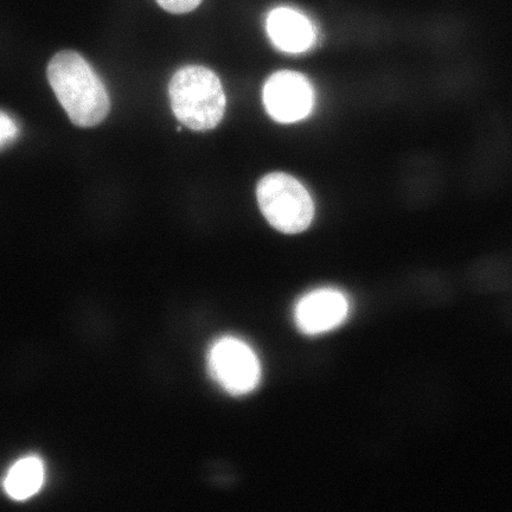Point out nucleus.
Listing matches in <instances>:
<instances>
[{
    "instance_id": "obj_1",
    "label": "nucleus",
    "mask_w": 512,
    "mask_h": 512,
    "mask_svg": "<svg viewBox=\"0 0 512 512\" xmlns=\"http://www.w3.org/2000/svg\"><path fill=\"white\" fill-rule=\"evenodd\" d=\"M48 79L74 125L93 127L110 113L111 101L104 83L75 51L63 50L51 59Z\"/></svg>"
},
{
    "instance_id": "obj_2",
    "label": "nucleus",
    "mask_w": 512,
    "mask_h": 512,
    "mask_svg": "<svg viewBox=\"0 0 512 512\" xmlns=\"http://www.w3.org/2000/svg\"><path fill=\"white\" fill-rule=\"evenodd\" d=\"M172 111L194 131H208L220 124L226 111V95L219 76L210 69H179L170 83Z\"/></svg>"
},
{
    "instance_id": "obj_3",
    "label": "nucleus",
    "mask_w": 512,
    "mask_h": 512,
    "mask_svg": "<svg viewBox=\"0 0 512 512\" xmlns=\"http://www.w3.org/2000/svg\"><path fill=\"white\" fill-rule=\"evenodd\" d=\"M256 195L262 214L281 233H302L315 216V204L309 191L296 178L283 172L262 178Z\"/></svg>"
},
{
    "instance_id": "obj_4",
    "label": "nucleus",
    "mask_w": 512,
    "mask_h": 512,
    "mask_svg": "<svg viewBox=\"0 0 512 512\" xmlns=\"http://www.w3.org/2000/svg\"><path fill=\"white\" fill-rule=\"evenodd\" d=\"M512 170V137L504 124H486L467 156L464 181L473 194H489L507 181Z\"/></svg>"
},
{
    "instance_id": "obj_5",
    "label": "nucleus",
    "mask_w": 512,
    "mask_h": 512,
    "mask_svg": "<svg viewBox=\"0 0 512 512\" xmlns=\"http://www.w3.org/2000/svg\"><path fill=\"white\" fill-rule=\"evenodd\" d=\"M208 370L214 381L230 395L254 392L261 381V363L255 351L242 339H217L208 351Z\"/></svg>"
},
{
    "instance_id": "obj_6",
    "label": "nucleus",
    "mask_w": 512,
    "mask_h": 512,
    "mask_svg": "<svg viewBox=\"0 0 512 512\" xmlns=\"http://www.w3.org/2000/svg\"><path fill=\"white\" fill-rule=\"evenodd\" d=\"M264 102L275 121L292 124L309 117L315 104V92L304 75L283 70L267 80Z\"/></svg>"
},
{
    "instance_id": "obj_7",
    "label": "nucleus",
    "mask_w": 512,
    "mask_h": 512,
    "mask_svg": "<svg viewBox=\"0 0 512 512\" xmlns=\"http://www.w3.org/2000/svg\"><path fill=\"white\" fill-rule=\"evenodd\" d=\"M403 172V198L408 210L431 208L443 197L447 171L443 160L433 153H412Z\"/></svg>"
},
{
    "instance_id": "obj_8",
    "label": "nucleus",
    "mask_w": 512,
    "mask_h": 512,
    "mask_svg": "<svg viewBox=\"0 0 512 512\" xmlns=\"http://www.w3.org/2000/svg\"><path fill=\"white\" fill-rule=\"evenodd\" d=\"M350 304L347 297L335 288H319L299 300L294 318L305 335L325 334L341 326L348 318Z\"/></svg>"
},
{
    "instance_id": "obj_9",
    "label": "nucleus",
    "mask_w": 512,
    "mask_h": 512,
    "mask_svg": "<svg viewBox=\"0 0 512 512\" xmlns=\"http://www.w3.org/2000/svg\"><path fill=\"white\" fill-rule=\"evenodd\" d=\"M271 40L286 53H303L315 43V29L309 19L292 9H275L267 18Z\"/></svg>"
},
{
    "instance_id": "obj_10",
    "label": "nucleus",
    "mask_w": 512,
    "mask_h": 512,
    "mask_svg": "<svg viewBox=\"0 0 512 512\" xmlns=\"http://www.w3.org/2000/svg\"><path fill=\"white\" fill-rule=\"evenodd\" d=\"M467 286L477 292L512 291V254L492 253L479 256L464 272Z\"/></svg>"
},
{
    "instance_id": "obj_11",
    "label": "nucleus",
    "mask_w": 512,
    "mask_h": 512,
    "mask_svg": "<svg viewBox=\"0 0 512 512\" xmlns=\"http://www.w3.org/2000/svg\"><path fill=\"white\" fill-rule=\"evenodd\" d=\"M46 480L43 460L30 454L12 464L4 478V490L15 501H27L42 489Z\"/></svg>"
},
{
    "instance_id": "obj_12",
    "label": "nucleus",
    "mask_w": 512,
    "mask_h": 512,
    "mask_svg": "<svg viewBox=\"0 0 512 512\" xmlns=\"http://www.w3.org/2000/svg\"><path fill=\"white\" fill-rule=\"evenodd\" d=\"M451 274L438 268H421L408 273V292L422 299H446L454 291Z\"/></svg>"
},
{
    "instance_id": "obj_13",
    "label": "nucleus",
    "mask_w": 512,
    "mask_h": 512,
    "mask_svg": "<svg viewBox=\"0 0 512 512\" xmlns=\"http://www.w3.org/2000/svg\"><path fill=\"white\" fill-rule=\"evenodd\" d=\"M19 128L8 113L0 111V150L14 143L18 138Z\"/></svg>"
},
{
    "instance_id": "obj_14",
    "label": "nucleus",
    "mask_w": 512,
    "mask_h": 512,
    "mask_svg": "<svg viewBox=\"0 0 512 512\" xmlns=\"http://www.w3.org/2000/svg\"><path fill=\"white\" fill-rule=\"evenodd\" d=\"M156 2L165 11L179 15L195 10L202 3V0H156Z\"/></svg>"
}]
</instances>
